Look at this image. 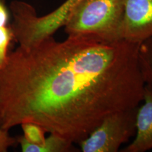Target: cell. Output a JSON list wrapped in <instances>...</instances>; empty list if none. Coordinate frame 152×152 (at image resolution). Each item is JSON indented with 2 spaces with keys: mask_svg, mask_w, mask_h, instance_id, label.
I'll list each match as a JSON object with an SVG mask.
<instances>
[{
  "mask_svg": "<svg viewBox=\"0 0 152 152\" xmlns=\"http://www.w3.org/2000/svg\"><path fill=\"white\" fill-rule=\"evenodd\" d=\"M139 45L79 35L18 46L0 70L1 128L33 123L77 144L107 115L138 107Z\"/></svg>",
  "mask_w": 152,
  "mask_h": 152,
  "instance_id": "cell-1",
  "label": "cell"
},
{
  "mask_svg": "<svg viewBox=\"0 0 152 152\" xmlns=\"http://www.w3.org/2000/svg\"><path fill=\"white\" fill-rule=\"evenodd\" d=\"M21 125V128L23 132V137L27 141L35 144H42L45 142V129L39 125L33 123H23Z\"/></svg>",
  "mask_w": 152,
  "mask_h": 152,
  "instance_id": "cell-9",
  "label": "cell"
},
{
  "mask_svg": "<svg viewBox=\"0 0 152 152\" xmlns=\"http://www.w3.org/2000/svg\"><path fill=\"white\" fill-rule=\"evenodd\" d=\"M123 0H83L66 24L68 35H87L107 42L123 40Z\"/></svg>",
  "mask_w": 152,
  "mask_h": 152,
  "instance_id": "cell-2",
  "label": "cell"
},
{
  "mask_svg": "<svg viewBox=\"0 0 152 152\" xmlns=\"http://www.w3.org/2000/svg\"><path fill=\"white\" fill-rule=\"evenodd\" d=\"M14 39V35L10 26L0 27V70L4 67L8 56V48L11 41Z\"/></svg>",
  "mask_w": 152,
  "mask_h": 152,
  "instance_id": "cell-10",
  "label": "cell"
},
{
  "mask_svg": "<svg viewBox=\"0 0 152 152\" xmlns=\"http://www.w3.org/2000/svg\"><path fill=\"white\" fill-rule=\"evenodd\" d=\"M123 40L140 45L152 37V0H123Z\"/></svg>",
  "mask_w": 152,
  "mask_h": 152,
  "instance_id": "cell-5",
  "label": "cell"
},
{
  "mask_svg": "<svg viewBox=\"0 0 152 152\" xmlns=\"http://www.w3.org/2000/svg\"><path fill=\"white\" fill-rule=\"evenodd\" d=\"M137 107L115 111L104 118L86 138L78 142L83 152H117L136 132Z\"/></svg>",
  "mask_w": 152,
  "mask_h": 152,
  "instance_id": "cell-4",
  "label": "cell"
},
{
  "mask_svg": "<svg viewBox=\"0 0 152 152\" xmlns=\"http://www.w3.org/2000/svg\"><path fill=\"white\" fill-rule=\"evenodd\" d=\"M17 142L20 144L23 152H71L78 151L74 147L73 142L55 134H51L45 139L42 144H32L23 136L17 137Z\"/></svg>",
  "mask_w": 152,
  "mask_h": 152,
  "instance_id": "cell-7",
  "label": "cell"
},
{
  "mask_svg": "<svg viewBox=\"0 0 152 152\" xmlns=\"http://www.w3.org/2000/svg\"><path fill=\"white\" fill-rule=\"evenodd\" d=\"M142 102L137 111L135 137L122 152H145L152 149V92L146 87Z\"/></svg>",
  "mask_w": 152,
  "mask_h": 152,
  "instance_id": "cell-6",
  "label": "cell"
},
{
  "mask_svg": "<svg viewBox=\"0 0 152 152\" xmlns=\"http://www.w3.org/2000/svg\"><path fill=\"white\" fill-rule=\"evenodd\" d=\"M16 142L17 140L9 135V130L0 128V152H7Z\"/></svg>",
  "mask_w": 152,
  "mask_h": 152,
  "instance_id": "cell-11",
  "label": "cell"
},
{
  "mask_svg": "<svg viewBox=\"0 0 152 152\" xmlns=\"http://www.w3.org/2000/svg\"><path fill=\"white\" fill-rule=\"evenodd\" d=\"M83 0H66L45 16H38L35 9L26 1L14 0L10 4L12 22L10 26L14 40L23 48H29L47 39L66 24L71 14Z\"/></svg>",
  "mask_w": 152,
  "mask_h": 152,
  "instance_id": "cell-3",
  "label": "cell"
},
{
  "mask_svg": "<svg viewBox=\"0 0 152 152\" xmlns=\"http://www.w3.org/2000/svg\"><path fill=\"white\" fill-rule=\"evenodd\" d=\"M9 13L3 1L0 0V27L8 26Z\"/></svg>",
  "mask_w": 152,
  "mask_h": 152,
  "instance_id": "cell-12",
  "label": "cell"
},
{
  "mask_svg": "<svg viewBox=\"0 0 152 152\" xmlns=\"http://www.w3.org/2000/svg\"><path fill=\"white\" fill-rule=\"evenodd\" d=\"M1 116H0V128H1Z\"/></svg>",
  "mask_w": 152,
  "mask_h": 152,
  "instance_id": "cell-13",
  "label": "cell"
},
{
  "mask_svg": "<svg viewBox=\"0 0 152 152\" xmlns=\"http://www.w3.org/2000/svg\"><path fill=\"white\" fill-rule=\"evenodd\" d=\"M138 63L144 85L152 92V37L140 44Z\"/></svg>",
  "mask_w": 152,
  "mask_h": 152,
  "instance_id": "cell-8",
  "label": "cell"
}]
</instances>
